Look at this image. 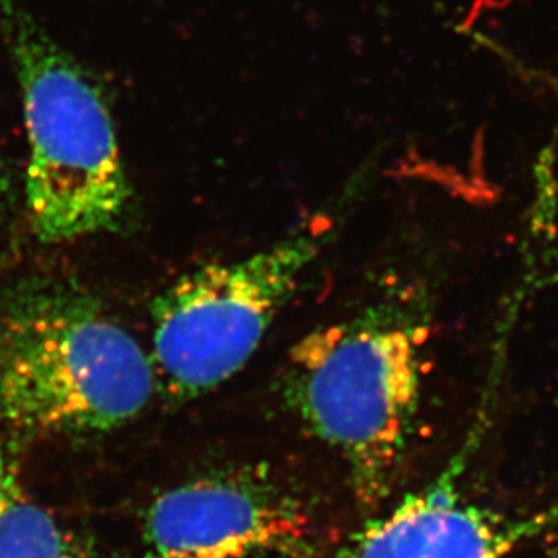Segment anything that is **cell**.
<instances>
[{"mask_svg":"<svg viewBox=\"0 0 558 558\" xmlns=\"http://www.w3.org/2000/svg\"><path fill=\"white\" fill-rule=\"evenodd\" d=\"M10 175H8V169H5L4 161L0 158V199H4L8 192H10Z\"/></svg>","mask_w":558,"mask_h":558,"instance_id":"ba28073f","label":"cell"},{"mask_svg":"<svg viewBox=\"0 0 558 558\" xmlns=\"http://www.w3.org/2000/svg\"><path fill=\"white\" fill-rule=\"evenodd\" d=\"M74 558H100L98 555L93 554V551H87V549L80 548L76 549V554H74Z\"/></svg>","mask_w":558,"mask_h":558,"instance_id":"9c48e42d","label":"cell"},{"mask_svg":"<svg viewBox=\"0 0 558 558\" xmlns=\"http://www.w3.org/2000/svg\"><path fill=\"white\" fill-rule=\"evenodd\" d=\"M150 353L82 286L53 275L0 284V423L32 436H89L153 400Z\"/></svg>","mask_w":558,"mask_h":558,"instance_id":"6da1fadb","label":"cell"},{"mask_svg":"<svg viewBox=\"0 0 558 558\" xmlns=\"http://www.w3.org/2000/svg\"><path fill=\"white\" fill-rule=\"evenodd\" d=\"M264 558H282V557H264Z\"/></svg>","mask_w":558,"mask_h":558,"instance_id":"30bf717a","label":"cell"},{"mask_svg":"<svg viewBox=\"0 0 558 558\" xmlns=\"http://www.w3.org/2000/svg\"><path fill=\"white\" fill-rule=\"evenodd\" d=\"M448 470L360 530L343 558H510L558 521V511L508 515L469 500Z\"/></svg>","mask_w":558,"mask_h":558,"instance_id":"8992f818","label":"cell"},{"mask_svg":"<svg viewBox=\"0 0 558 558\" xmlns=\"http://www.w3.org/2000/svg\"><path fill=\"white\" fill-rule=\"evenodd\" d=\"M320 233L299 232L250 257L189 271L154 301L158 387L189 401L244 369L320 252Z\"/></svg>","mask_w":558,"mask_h":558,"instance_id":"277c9868","label":"cell"},{"mask_svg":"<svg viewBox=\"0 0 558 558\" xmlns=\"http://www.w3.org/2000/svg\"><path fill=\"white\" fill-rule=\"evenodd\" d=\"M315 524L293 494L257 472L203 475L154 500L148 558H304Z\"/></svg>","mask_w":558,"mask_h":558,"instance_id":"5b68a950","label":"cell"},{"mask_svg":"<svg viewBox=\"0 0 558 558\" xmlns=\"http://www.w3.org/2000/svg\"><path fill=\"white\" fill-rule=\"evenodd\" d=\"M76 549L27 492L15 456L0 441V558H74Z\"/></svg>","mask_w":558,"mask_h":558,"instance_id":"52a82bcc","label":"cell"},{"mask_svg":"<svg viewBox=\"0 0 558 558\" xmlns=\"http://www.w3.org/2000/svg\"><path fill=\"white\" fill-rule=\"evenodd\" d=\"M428 327L398 306L315 327L290 349L286 400L311 436L337 453L360 508L395 490L423 389Z\"/></svg>","mask_w":558,"mask_h":558,"instance_id":"7a4b0ae2","label":"cell"},{"mask_svg":"<svg viewBox=\"0 0 558 558\" xmlns=\"http://www.w3.org/2000/svg\"><path fill=\"white\" fill-rule=\"evenodd\" d=\"M0 33L26 120L33 232L43 243L114 232L131 210L132 186L104 90L19 0H0Z\"/></svg>","mask_w":558,"mask_h":558,"instance_id":"3957f363","label":"cell"}]
</instances>
